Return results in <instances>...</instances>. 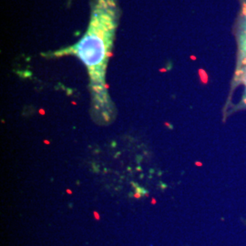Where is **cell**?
<instances>
[{
	"label": "cell",
	"instance_id": "obj_1",
	"mask_svg": "<svg viewBox=\"0 0 246 246\" xmlns=\"http://www.w3.org/2000/svg\"><path fill=\"white\" fill-rule=\"evenodd\" d=\"M103 5H98L95 10L88 33L73 47L75 52L88 67L97 94L103 92L104 73L107 62V53L110 49L114 33L113 5L102 0Z\"/></svg>",
	"mask_w": 246,
	"mask_h": 246
},
{
	"label": "cell",
	"instance_id": "obj_2",
	"mask_svg": "<svg viewBox=\"0 0 246 246\" xmlns=\"http://www.w3.org/2000/svg\"><path fill=\"white\" fill-rule=\"evenodd\" d=\"M237 42L236 70L246 67V0H240V10L235 26Z\"/></svg>",
	"mask_w": 246,
	"mask_h": 246
},
{
	"label": "cell",
	"instance_id": "obj_3",
	"mask_svg": "<svg viewBox=\"0 0 246 246\" xmlns=\"http://www.w3.org/2000/svg\"><path fill=\"white\" fill-rule=\"evenodd\" d=\"M233 81L236 85H238V86L241 85L243 87V93L241 96L240 105L242 108H246V67L241 68V69L235 70Z\"/></svg>",
	"mask_w": 246,
	"mask_h": 246
},
{
	"label": "cell",
	"instance_id": "obj_4",
	"mask_svg": "<svg viewBox=\"0 0 246 246\" xmlns=\"http://www.w3.org/2000/svg\"><path fill=\"white\" fill-rule=\"evenodd\" d=\"M94 217H95V219H96L97 221H100V214H99V212H97V211H94Z\"/></svg>",
	"mask_w": 246,
	"mask_h": 246
},
{
	"label": "cell",
	"instance_id": "obj_5",
	"mask_svg": "<svg viewBox=\"0 0 246 246\" xmlns=\"http://www.w3.org/2000/svg\"><path fill=\"white\" fill-rule=\"evenodd\" d=\"M141 196H142V194L141 193V192H138V191H137L136 193L134 194V198H136V199H139V198H141Z\"/></svg>",
	"mask_w": 246,
	"mask_h": 246
},
{
	"label": "cell",
	"instance_id": "obj_6",
	"mask_svg": "<svg viewBox=\"0 0 246 246\" xmlns=\"http://www.w3.org/2000/svg\"><path fill=\"white\" fill-rule=\"evenodd\" d=\"M67 193H68V194H71L72 193V191H70V190H67Z\"/></svg>",
	"mask_w": 246,
	"mask_h": 246
},
{
	"label": "cell",
	"instance_id": "obj_7",
	"mask_svg": "<svg viewBox=\"0 0 246 246\" xmlns=\"http://www.w3.org/2000/svg\"><path fill=\"white\" fill-rule=\"evenodd\" d=\"M44 143H45V144H49V141L46 140V141H44Z\"/></svg>",
	"mask_w": 246,
	"mask_h": 246
}]
</instances>
